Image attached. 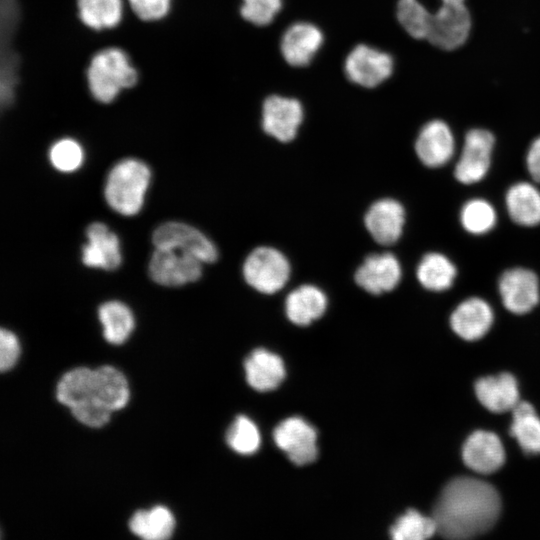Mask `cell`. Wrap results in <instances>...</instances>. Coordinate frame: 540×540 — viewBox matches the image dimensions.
<instances>
[{"mask_svg":"<svg viewBox=\"0 0 540 540\" xmlns=\"http://www.w3.org/2000/svg\"><path fill=\"white\" fill-rule=\"evenodd\" d=\"M246 381L259 392L276 389L286 376L282 358L267 349L253 350L244 361Z\"/></svg>","mask_w":540,"mask_h":540,"instance_id":"obj_19","label":"cell"},{"mask_svg":"<svg viewBox=\"0 0 540 540\" xmlns=\"http://www.w3.org/2000/svg\"><path fill=\"white\" fill-rule=\"evenodd\" d=\"M442 2H464V0H441Z\"/></svg>","mask_w":540,"mask_h":540,"instance_id":"obj_42","label":"cell"},{"mask_svg":"<svg viewBox=\"0 0 540 540\" xmlns=\"http://www.w3.org/2000/svg\"><path fill=\"white\" fill-rule=\"evenodd\" d=\"M437 532L433 517L422 515L414 509L399 516L390 527L389 533L394 540H424Z\"/></svg>","mask_w":540,"mask_h":540,"instance_id":"obj_31","label":"cell"},{"mask_svg":"<svg viewBox=\"0 0 540 540\" xmlns=\"http://www.w3.org/2000/svg\"><path fill=\"white\" fill-rule=\"evenodd\" d=\"M475 393L480 403L494 413L512 410L519 402L517 381L506 372L478 379Z\"/></svg>","mask_w":540,"mask_h":540,"instance_id":"obj_21","label":"cell"},{"mask_svg":"<svg viewBox=\"0 0 540 540\" xmlns=\"http://www.w3.org/2000/svg\"><path fill=\"white\" fill-rule=\"evenodd\" d=\"M87 242L82 247V263L90 268L112 271L122 262L118 236L102 222H93L86 229Z\"/></svg>","mask_w":540,"mask_h":540,"instance_id":"obj_13","label":"cell"},{"mask_svg":"<svg viewBox=\"0 0 540 540\" xmlns=\"http://www.w3.org/2000/svg\"><path fill=\"white\" fill-rule=\"evenodd\" d=\"M134 13L142 20L163 18L169 11L170 0H129Z\"/></svg>","mask_w":540,"mask_h":540,"instance_id":"obj_39","label":"cell"},{"mask_svg":"<svg viewBox=\"0 0 540 540\" xmlns=\"http://www.w3.org/2000/svg\"><path fill=\"white\" fill-rule=\"evenodd\" d=\"M344 70L351 82L374 88L392 74L393 59L388 53L360 44L346 57Z\"/></svg>","mask_w":540,"mask_h":540,"instance_id":"obj_9","label":"cell"},{"mask_svg":"<svg viewBox=\"0 0 540 540\" xmlns=\"http://www.w3.org/2000/svg\"><path fill=\"white\" fill-rule=\"evenodd\" d=\"M323 43V34L318 27L307 22L290 26L282 36L280 49L283 58L291 66L308 65Z\"/></svg>","mask_w":540,"mask_h":540,"instance_id":"obj_18","label":"cell"},{"mask_svg":"<svg viewBox=\"0 0 540 540\" xmlns=\"http://www.w3.org/2000/svg\"><path fill=\"white\" fill-rule=\"evenodd\" d=\"M463 462L473 471L489 474L498 470L505 461V451L499 437L489 431L477 430L465 441Z\"/></svg>","mask_w":540,"mask_h":540,"instance_id":"obj_16","label":"cell"},{"mask_svg":"<svg viewBox=\"0 0 540 540\" xmlns=\"http://www.w3.org/2000/svg\"><path fill=\"white\" fill-rule=\"evenodd\" d=\"M496 212L493 206L484 199H471L466 202L460 212L463 228L471 234H485L496 224Z\"/></svg>","mask_w":540,"mask_h":540,"instance_id":"obj_33","label":"cell"},{"mask_svg":"<svg viewBox=\"0 0 540 540\" xmlns=\"http://www.w3.org/2000/svg\"><path fill=\"white\" fill-rule=\"evenodd\" d=\"M503 305L514 314H526L539 302L540 291L537 275L526 268L506 270L498 283Z\"/></svg>","mask_w":540,"mask_h":540,"instance_id":"obj_11","label":"cell"},{"mask_svg":"<svg viewBox=\"0 0 540 540\" xmlns=\"http://www.w3.org/2000/svg\"><path fill=\"white\" fill-rule=\"evenodd\" d=\"M129 529L145 540H165L174 532L175 519L168 508L155 506L136 511L129 520Z\"/></svg>","mask_w":540,"mask_h":540,"instance_id":"obj_25","label":"cell"},{"mask_svg":"<svg viewBox=\"0 0 540 540\" xmlns=\"http://www.w3.org/2000/svg\"><path fill=\"white\" fill-rule=\"evenodd\" d=\"M493 323V311L481 298L472 297L461 302L450 317L453 331L462 339L474 341L482 338Z\"/></svg>","mask_w":540,"mask_h":540,"instance_id":"obj_20","label":"cell"},{"mask_svg":"<svg viewBox=\"0 0 540 540\" xmlns=\"http://www.w3.org/2000/svg\"><path fill=\"white\" fill-rule=\"evenodd\" d=\"M87 80L93 97L101 103H110L121 90L136 84L137 72L123 50L111 47L92 57Z\"/></svg>","mask_w":540,"mask_h":540,"instance_id":"obj_3","label":"cell"},{"mask_svg":"<svg viewBox=\"0 0 540 540\" xmlns=\"http://www.w3.org/2000/svg\"><path fill=\"white\" fill-rule=\"evenodd\" d=\"M243 277L258 292L273 294L289 280L290 264L277 249L260 246L250 252L243 263Z\"/></svg>","mask_w":540,"mask_h":540,"instance_id":"obj_4","label":"cell"},{"mask_svg":"<svg viewBox=\"0 0 540 540\" xmlns=\"http://www.w3.org/2000/svg\"><path fill=\"white\" fill-rule=\"evenodd\" d=\"M405 210L391 198L374 202L364 216V224L371 237L381 245H391L402 235Z\"/></svg>","mask_w":540,"mask_h":540,"instance_id":"obj_15","label":"cell"},{"mask_svg":"<svg viewBox=\"0 0 540 540\" xmlns=\"http://www.w3.org/2000/svg\"><path fill=\"white\" fill-rule=\"evenodd\" d=\"M49 160L51 165L60 172H74L83 164L84 151L76 140L60 139L51 146Z\"/></svg>","mask_w":540,"mask_h":540,"instance_id":"obj_35","label":"cell"},{"mask_svg":"<svg viewBox=\"0 0 540 540\" xmlns=\"http://www.w3.org/2000/svg\"><path fill=\"white\" fill-rule=\"evenodd\" d=\"M401 266L392 253H375L367 256L357 268L356 284L366 292L379 295L393 290L401 279Z\"/></svg>","mask_w":540,"mask_h":540,"instance_id":"obj_14","label":"cell"},{"mask_svg":"<svg viewBox=\"0 0 540 540\" xmlns=\"http://www.w3.org/2000/svg\"><path fill=\"white\" fill-rule=\"evenodd\" d=\"M282 6L281 0H243L242 17L257 26L271 23Z\"/></svg>","mask_w":540,"mask_h":540,"instance_id":"obj_36","label":"cell"},{"mask_svg":"<svg viewBox=\"0 0 540 540\" xmlns=\"http://www.w3.org/2000/svg\"><path fill=\"white\" fill-rule=\"evenodd\" d=\"M77 7L80 20L94 30L113 28L122 18L121 0H77Z\"/></svg>","mask_w":540,"mask_h":540,"instance_id":"obj_30","label":"cell"},{"mask_svg":"<svg viewBox=\"0 0 540 540\" xmlns=\"http://www.w3.org/2000/svg\"><path fill=\"white\" fill-rule=\"evenodd\" d=\"M431 13L418 0H399L397 19L406 32L416 39H426Z\"/></svg>","mask_w":540,"mask_h":540,"instance_id":"obj_34","label":"cell"},{"mask_svg":"<svg viewBox=\"0 0 540 540\" xmlns=\"http://www.w3.org/2000/svg\"><path fill=\"white\" fill-rule=\"evenodd\" d=\"M152 242L155 248H175L192 254L204 264L218 258L215 244L200 230L182 222L161 224L154 230Z\"/></svg>","mask_w":540,"mask_h":540,"instance_id":"obj_8","label":"cell"},{"mask_svg":"<svg viewBox=\"0 0 540 540\" xmlns=\"http://www.w3.org/2000/svg\"><path fill=\"white\" fill-rule=\"evenodd\" d=\"M273 440L297 466L310 464L317 459V431L301 417L293 416L281 421L273 430Z\"/></svg>","mask_w":540,"mask_h":540,"instance_id":"obj_7","label":"cell"},{"mask_svg":"<svg viewBox=\"0 0 540 540\" xmlns=\"http://www.w3.org/2000/svg\"><path fill=\"white\" fill-rule=\"evenodd\" d=\"M513 421L510 434L527 454H540V418L533 406L519 401L512 409Z\"/></svg>","mask_w":540,"mask_h":540,"instance_id":"obj_28","label":"cell"},{"mask_svg":"<svg viewBox=\"0 0 540 540\" xmlns=\"http://www.w3.org/2000/svg\"><path fill=\"white\" fill-rule=\"evenodd\" d=\"M17 56L7 47L2 49L1 60V104L9 106L14 98V88L16 84Z\"/></svg>","mask_w":540,"mask_h":540,"instance_id":"obj_37","label":"cell"},{"mask_svg":"<svg viewBox=\"0 0 540 540\" xmlns=\"http://www.w3.org/2000/svg\"><path fill=\"white\" fill-rule=\"evenodd\" d=\"M494 143V136L487 130L468 131L460 158L455 166V178L463 184H473L482 180L490 167Z\"/></svg>","mask_w":540,"mask_h":540,"instance_id":"obj_10","label":"cell"},{"mask_svg":"<svg viewBox=\"0 0 540 540\" xmlns=\"http://www.w3.org/2000/svg\"><path fill=\"white\" fill-rule=\"evenodd\" d=\"M455 265L443 254L430 252L423 256L416 270L419 283L430 291L450 288L456 277Z\"/></svg>","mask_w":540,"mask_h":540,"instance_id":"obj_27","label":"cell"},{"mask_svg":"<svg viewBox=\"0 0 540 540\" xmlns=\"http://www.w3.org/2000/svg\"><path fill=\"white\" fill-rule=\"evenodd\" d=\"M20 355V344L16 335L8 330L0 331V370H10L17 362Z\"/></svg>","mask_w":540,"mask_h":540,"instance_id":"obj_38","label":"cell"},{"mask_svg":"<svg viewBox=\"0 0 540 540\" xmlns=\"http://www.w3.org/2000/svg\"><path fill=\"white\" fill-rule=\"evenodd\" d=\"M471 28V18L464 2H442L431 15L426 39L444 50H453L465 43Z\"/></svg>","mask_w":540,"mask_h":540,"instance_id":"obj_6","label":"cell"},{"mask_svg":"<svg viewBox=\"0 0 540 540\" xmlns=\"http://www.w3.org/2000/svg\"><path fill=\"white\" fill-rule=\"evenodd\" d=\"M301 103L293 98L272 95L262 108V128L281 142L293 140L303 120Z\"/></svg>","mask_w":540,"mask_h":540,"instance_id":"obj_12","label":"cell"},{"mask_svg":"<svg viewBox=\"0 0 540 540\" xmlns=\"http://www.w3.org/2000/svg\"><path fill=\"white\" fill-rule=\"evenodd\" d=\"M203 262L175 248H155L148 265L151 279L163 286L177 287L197 281Z\"/></svg>","mask_w":540,"mask_h":540,"instance_id":"obj_5","label":"cell"},{"mask_svg":"<svg viewBox=\"0 0 540 540\" xmlns=\"http://www.w3.org/2000/svg\"><path fill=\"white\" fill-rule=\"evenodd\" d=\"M510 218L517 224L526 227L540 223V191L529 182H518L512 185L505 197Z\"/></svg>","mask_w":540,"mask_h":540,"instance_id":"obj_24","label":"cell"},{"mask_svg":"<svg viewBox=\"0 0 540 540\" xmlns=\"http://www.w3.org/2000/svg\"><path fill=\"white\" fill-rule=\"evenodd\" d=\"M454 148L453 134L449 126L441 120L425 124L415 143L418 158L431 168L445 165L452 158Z\"/></svg>","mask_w":540,"mask_h":540,"instance_id":"obj_17","label":"cell"},{"mask_svg":"<svg viewBox=\"0 0 540 540\" xmlns=\"http://www.w3.org/2000/svg\"><path fill=\"white\" fill-rule=\"evenodd\" d=\"M92 371L77 367L66 372L57 384V400L69 409L86 401L97 400L92 389Z\"/></svg>","mask_w":540,"mask_h":540,"instance_id":"obj_29","label":"cell"},{"mask_svg":"<svg viewBox=\"0 0 540 540\" xmlns=\"http://www.w3.org/2000/svg\"><path fill=\"white\" fill-rule=\"evenodd\" d=\"M526 162L532 179L536 182H540V136L531 143L527 153Z\"/></svg>","mask_w":540,"mask_h":540,"instance_id":"obj_41","label":"cell"},{"mask_svg":"<svg viewBox=\"0 0 540 540\" xmlns=\"http://www.w3.org/2000/svg\"><path fill=\"white\" fill-rule=\"evenodd\" d=\"M18 6L16 0H1V44L9 45L18 22Z\"/></svg>","mask_w":540,"mask_h":540,"instance_id":"obj_40","label":"cell"},{"mask_svg":"<svg viewBox=\"0 0 540 540\" xmlns=\"http://www.w3.org/2000/svg\"><path fill=\"white\" fill-rule=\"evenodd\" d=\"M150 181L151 170L146 163L135 158L123 159L107 175L105 200L115 212L134 216L143 207Z\"/></svg>","mask_w":540,"mask_h":540,"instance_id":"obj_2","label":"cell"},{"mask_svg":"<svg viewBox=\"0 0 540 540\" xmlns=\"http://www.w3.org/2000/svg\"><path fill=\"white\" fill-rule=\"evenodd\" d=\"M98 318L105 340L114 345L124 343L132 333L135 319L131 309L121 301L104 302L98 308Z\"/></svg>","mask_w":540,"mask_h":540,"instance_id":"obj_26","label":"cell"},{"mask_svg":"<svg viewBox=\"0 0 540 540\" xmlns=\"http://www.w3.org/2000/svg\"><path fill=\"white\" fill-rule=\"evenodd\" d=\"M328 300L317 286L305 284L291 291L285 300V314L296 325L306 326L326 311Z\"/></svg>","mask_w":540,"mask_h":540,"instance_id":"obj_22","label":"cell"},{"mask_svg":"<svg viewBox=\"0 0 540 540\" xmlns=\"http://www.w3.org/2000/svg\"><path fill=\"white\" fill-rule=\"evenodd\" d=\"M226 442L238 454L251 455L261 444L257 425L247 416H237L226 432Z\"/></svg>","mask_w":540,"mask_h":540,"instance_id":"obj_32","label":"cell"},{"mask_svg":"<svg viewBox=\"0 0 540 540\" xmlns=\"http://www.w3.org/2000/svg\"><path fill=\"white\" fill-rule=\"evenodd\" d=\"M501 510L497 490L483 480L457 477L443 488L433 511L437 532L449 539H466L488 531Z\"/></svg>","mask_w":540,"mask_h":540,"instance_id":"obj_1","label":"cell"},{"mask_svg":"<svg viewBox=\"0 0 540 540\" xmlns=\"http://www.w3.org/2000/svg\"><path fill=\"white\" fill-rule=\"evenodd\" d=\"M94 397L110 411L120 410L129 400L126 377L115 367L105 365L92 371Z\"/></svg>","mask_w":540,"mask_h":540,"instance_id":"obj_23","label":"cell"}]
</instances>
